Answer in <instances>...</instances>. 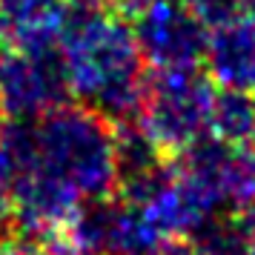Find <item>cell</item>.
Listing matches in <instances>:
<instances>
[{
	"mask_svg": "<svg viewBox=\"0 0 255 255\" xmlns=\"http://www.w3.org/2000/svg\"><path fill=\"white\" fill-rule=\"evenodd\" d=\"M60 55L69 89L89 101L101 118L127 124L138 118L146 89L140 52L132 26L104 12L92 0H69V17L60 35Z\"/></svg>",
	"mask_w": 255,
	"mask_h": 255,
	"instance_id": "obj_1",
	"label": "cell"
},
{
	"mask_svg": "<svg viewBox=\"0 0 255 255\" xmlns=\"http://www.w3.org/2000/svg\"><path fill=\"white\" fill-rule=\"evenodd\" d=\"M35 124V166L83 201L115 189V132L89 106H58Z\"/></svg>",
	"mask_w": 255,
	"mask_h": 255,
	"instance_id": "obj_2",
	"label": "cell"
},
{
	"mask_svg": "<svg viewBox=\"0 0 255 255\" xmlns=\"http://www.w3.org/2000/svg\"><path fill=\"white\" fill-rule=\"evenodd\" d=\"M212 78L198 69H155L146 75L138 127L161 152H184L189 143L209 135Z\"/></svg>",
	"mask_w": 255,
	"mask_h": 255,
	"instance_id": "obj_3",
	"label": "cell"
},
{
	"mask_svg": "<svg viewBox=\"0 0 255 255\" xmlns=\"http://www.w3.org/2000/svg\"><path fill=\"white\" fill-rule=\"evenodd\" d=\"M69 78L58 46L12 49L0 60V112L35 121L66 104Z\"/></svg>",
	"mask_w": 255,
	"mask_h": 255,
	"instance_id": "obj_4",
	"label": "cell"
},
{
	"mask_svg": "<svg viewBox=\"0 0 255 255\" xmlns=\"http://www.w3.org/2000/svg\"><path fill=\"white\" fill-rule=\"evenodd\" d=\"M132 35L140 58L155 69H198L204 63L209 29L184 0H158L132 17Z\"/></svg>",
	"mask_w": 255,
	"mask_h": 255,
	"instance_id": "obj_5",
	"label": "cell"
},
{
	"mask_svg": "<svg viewBox=\"0 0 255 255\" xmlns=\"http://www.w3.org/2000/svg\"><path fill=\"white\" fill-rule=\"evenodd\" d=\"M178 169L204 189L218 212H238L255 201V152L244 143L204 135L184 149Z\"/></svg>",
	"mask_w": 255,
	"mask_h": 255,
	"instance_id": "obj_6",
	"label": "cell"
},
{
	"mask_svg": "<svg viewBox=\"0 0 255 255\" xmlns=\"http://www.w3.org/2000/svg\"><path fill=\"white\" fill-rule=\"evenodd\" d=\"M204 63L221 89L255 92V20L235 17L209 32Z\"/></svg>",
	"mask_w": 255,
	"mask_h": 255,
	"instance_id": "obj_7",
	"label": "cell"
},
{
	"mask_svg": "<svg viewBox=\"0 0 255 255\" xmlns=\"http://www.w3.org/2000/svg\"><path fill=\"white\" fill-rule=\"evenodd\" d=\"M66 17L69 0H0V40L9 49L55 46Z\"/></svg>",
	"mask_w": 255,
	"mask_h": 255,
	"instance_id": "obj_8",
	"label": "cell"
},
{
	"mask_svg": "<svg viewBox=\"0 0 255 255\" xmlns=\"http://www.w3.org/2000/svg\"><path fill=\"white\" fill-rule=\"evenodd\" d=\"M209 135L227 143H247L255 135V98L253 92L221 89L212 101Z\"/></svg>",
	"mask_w": 255,
	"mask_h": 255,
	"instance_id": "obj_9",
	"label": "cell"
},
{
	"mask_svg": "<svg viewBox=\"0 0 255 255\" xmlns=\"http://www.w3.org/2000/svg\"><path fill=\"white\" fill-rule=\"evenodd\" d=\"M192 247L198 255H247L241 230L235 218H209L192 232Z\"/></svg>",
	"mask_w": 255,
	"mask_h": 255,
	"instance_id": "obj_10",
	"label": "cell"
},
{
	"mask_svg": "<svg viewBox=\"0 0 255 255\" xmlns=\"http://www.w3.org/2000/svg\"><path fill=\"white\" fill-rule=\"evenodd\" d=\"M184 3L207 29L230 23L244 14V0H184Z\"/></svg>",
	"mask_w": 255,
	"mask_h": 255,
	"instance_id": "obj_11",
	"label": "cell"
},
{
	"mask_svg": "<svg viewBox=\"0 0 255 255\" xmlns=\"http://www.w3.org/2000/svg\"><path fill=\"white\" fill-rule=\"evenodd\" d=\"M235 224H238V230H241L247 255H255V201H253V204H247L244 209H238Z\"/></svg>",
	"mask_w": 255,
	"mask_h": 255,
	"instance_id": "obj_12",
	"label": "cell"
},
{
	"mask_svg": "<svg viewBox=\"0 0 255 255\" xmlns=\"http://www.w3.org/2000/svg\"><path fill=\"white\" fill-rule=\"evenodd\" d=\"M152 255H198V253L192 241H186V238H163Z\"/></svg>",
	"mask_w": 255,
	"mask_h": 255,
	"instance_id": "obj_13",
	"label": "cell"
},
{
	"mask_svg": "<svg viewBox=\"0 0 255 255\" xmlns=\"http://www.w3.org/2000/svg\"><path fill=\"white\" fill-rule=\"evenodd\" d=\"M152 3H158V0H118V6H121V12L129 14V17H135L140 9H146Z\"/></svg>",
	"mask_w": 255,
	"mask_h": 255,
	"instance_id": "obj_14",
	"label": "cell"
},
{
	"mask_svg": "<svg viewBox=\"0 0 255 255\" xmlns=\"http://www.w3.org/2000/svg\"><path fill=\"white\" fill-rule=\"evenodd\" d=\"M12 215V201H9V189L3 184V178H0V224Z\"/></svg>",
	"mask_w": 255,
	"mask_h": 255,
	"instance_id": "obj_15",
	"label": "cell"
},
{
	"mask_svg": "<svg viewBox=\"0 0 255 255\" xmlns=\"http://www.w3.org/2000/svg\"><path fill=\"white\" fill-rule=\"evenodd\" d=\"M244 12H250L255 20V0H244Z\"/></svg>",
	"mask_w": 255,
	"mask_h": 255,
	"instance_id": "obj_16",
	"label": "cell"
},
{
	"mask_svg": "<svg viewBox=\"0 0 255 255\" xmlns=\"http://www.w3.org/2000/svg\"><path fill=\"white\" fill-rule=\"evenodd\" d=\"M3 127H6V115L0 112V135H3Z\"/></svg>",
	"mask_w": 255,
	"mask_h": 255,
	"instance_id": "obj_17",
	"label": "cell"
},
{
	"mask_svg": "<svg viewBox=\"0 0 255 255\" xmlns=\"http://www.w3.org/2000/svg\"><path fill=\"white\" fill-rule=\"evenodd\" d=\"M92 3H104V0H92Z\"/></svg>",
	"mask_w": 255,
	"mask_h": 255,
	"instance_id": "obj_18",
	"label": "cell"
},
{
	"mask_svg": "<svg viewBox=\"0 0 255 255\" xmlns=\"http://www.w3.org/2000/svg\"><path fill=\"white\" fill-rule=\"evenodd\" d=\"M253 140H255V135H253Z\"/></svg>",
	"mask_w": 255,
	"mask_h": 255,
	"instance_id": "obj_19",
	"label": "cell"
}]
</instances>
